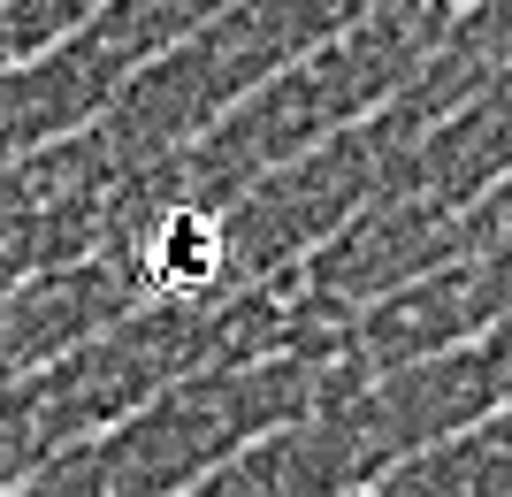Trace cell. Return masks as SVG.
<instances>
[{
	"label": "cell",
	"instance_id": "cell-1",
	"mask_svg": "<svg viewBox=\"0 0 512 497\" xmlns=\"http://www.w3.org/2000/svg\"><path fill=\"white\" fill-rule=\"evenodd\" d=\"M222 260H230V230L207 207H176L161 222V238H153V276L169 283V291H207L222 276Z\"/></svg>",
	"mask_w": 512,
	"mask_h": 497
}]
</instances>
